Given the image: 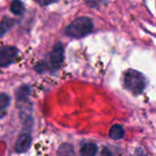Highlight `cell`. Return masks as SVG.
I'll return each mask as SVG.
<instances>
[{
  "instance_id": "cell-3",
  "label": "cell",
  "mask_w": 156,
  "mask_h": 156,
  "mask_svg": "<svg viewBox=\"0 0 156 156\" xmlns=\"http://www.w3.org/2000/svg\"><path fill=\"white\" fill-rule=\"evenodd\" d=\"M64 59V48L60 42L57 43L49 55V69L52 71L58 70Z\"/></svg>"
},
{
  "instance_id": "cell-15",
  "label": "cell",
  "mask_w": 156,
  "mask_h": 156,
  "mask_svg": "<svg viewBox=\"0 0 156 156\" xmlns=\"http://www.w3.org/2000/svg\"><path fill=\"white\" fill-rule=\"evenodd\" d=\"M135 156H145L144 154V151H141V150H138L135 154Z\"/></svg>"
},
{
  "instance_id": "cell-11",
  "label": "cell",
  "mask_w": 156,
  "mask_h": 156,
  "mask_svg": "<svg viewBox=\"0 0 156 156\" xmlns=\"http://www.w3.org/2000/svg\"><path fill=\"white\" fill-rule=\"evenodd\" d=\"M10 104V98L5 93L0 94V112H5V109Z\"/></svg>"
},
{
  "instance_id": "cell-12",
  "label": "cell",
  "mask_w": 156,
  "mask_h": 156,
  "mask_svg": "<svg viewBox=\"0 0 156 156\" xmlns=\"http://www.w3.org/2000/svg\"><path fill=\"white\" fill-rule=\"evenodd\" d=\"M16 94H17V100L24 101V100H26L29 94V88L27 86H23L17 90Z\"/></svg>"
},
{
  "instance_id": "cell-2",
  "label": "cell",
  "mask_w": 156,
  "mask_h": 156,
  "mask_svg": "<svg viewBox=\"0 0 156 156\" xmlns=\"http://www.w3.org/2000/svg\"><path fill=\"white\" fill-rule=\"evenodd\" d=\"M124 87L132 93L141 94L145 88V79L142 73L134 69H129L125 72L123 77Z\"/></svg>"
},
{
  "instance_id": "cell-6",
  "label": "cell",
  "mask_w": 156,
  "mask_h": 156,
  "mask_svg": "<svg viewBox=\"0 0 156 156\" xmlns=\"http://www.w3.org/2000/svg\"><path fill=\"white\" fill-rule=\"evenodd\" d=\"M16 20L14 18H11L10 16H4L0 21V37H4L15 25Z\"/></svg>"
},
{
  "instance_id": "cell-14",
  "label": "cell",
  "mask_w": 156,
  "mask_h": 156,
  "mask_svg": "<svg viewBox=\"0 0 156 156\" xmlns=\"http://www.w3.org/2000/svg\"><path fill=\"white\" fill-rule=\"evenodd\" d=\"M101 156H113L112 151L109 148H103L102 152H101Z\"/></svg>"
},
{
  "instance_id": "cell-13",
  "label": "cell",
  "mask_w": 156,
  "mask_h": 156,
  "mask_svg": "<svg viewBox=\"0 0 156 156\" xmlns=\"http://www.w3.org/2000/svg\"><path fill=\"white\" fill-rule=\"evenodd\" d=\"M40 5H48L51 4H54L56 2H58V0H36Z\"/></svg>"
},
{
  "instance_id": "cell-5",
  "label": "cell",
  "mask_w": 156,
  "mask_h": 156,
  "mask_svg": "<svg viewBox=\"0 0 156 156\" xmlns=\"http://www.w3.org/2000/svg\"><path fill=\"white\" fill-rule=\"evenodd\" d=\"M31 144V136L28 133H22L16 143V151L17 153H25L27 152Z\"/></svg>"
},
{
  "instance_id": "cell-4",
  "label": "cell",
  "mask_w": 156,
  "mask_h": 156,
  "mask_svg": "<svg viewBox=\"0 0 156 156\" xmlns=\"http://www.w3.org/2000/svg\"><path fill=\"white\" fill-rule=\"evenodd\" d=\"M18 55V49L13 46L0 47V68L11 65Z\"/></svg>"
},
{
  "instance_id": "cell-1",
  "label": "cell",
  "mask_w": 156,
  "mask_h": 156,
  "mask_svg": "<svg viewBox=\"0 0 156 156\" xmlns=\"http://www.w3.org/2000/svg\"><path fill=\"white\" fill-rule=\"evenodd\" d=\"M93 27V22L90 17L80 16L74 19L69 26H67L64 33L66 36L72 38H82L90 34Z\"/></svg>"
},
{
  "instance_id": "cell-8",
  "label": "cell",
  "mask_w": 156,
  "mask_h": 156,
  "mask_svg": "<svg viewBox=\"0 0 156 156\" xmlns=\"http://www.w3.org/2000/svg\"><path fill=\"white\" fill-rule=\"evenodd\" d=\"M124 129L121 124H114L110 130V137L113 140H120L124 136Z\"/></svg>"
},
{
  "instance_id": "cell-9",
  "label": "cell",
  "mask_w": 156,
  "mask_h": 156,
  "mask_svg": "<svg viewBox=\"0 0 156 156\" xmlns=\"http://www.w3.org/2000/svg\"><path fill=\"white\" fill-rule=\"evenodd\" d=\"M10 11L16 16L23 15L25 12V6H24V4L22 3V1L13 0L11 3V5H10Z\"/></svg>"
},
{
  "instance_id": "cell-7",
  "label": "cell",
  "mask_w": 156,
  "mask_h": 156,
  "mask_svg": "<svg viewBox=\"0 0 156 156\" xmlns=\"http://www.w3.org/2000/svg\"><path fill=\"white\" fill-rule=\"evenodd\" d=\"M98 152V147L95 144L89 143L84 144L80 149V156H95Z\"/></svg>"
},
{
  "instance_id": "cell-10",
  "label": "cell",
  "mask_w": 156,
  "mask_h": 156,
  "mask_svg": "<svg viewBox=\"0 0 156 156\" xmlns=\"http://www.w3.org/2000/svg\"><path fill=\"white\" fill-rule=\"evenodd\" d=\"M58 156H76L73 147L69 144H63L60 145L58 151Z\"/></svg>"
}]
</instances>
